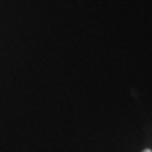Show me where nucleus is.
<instances>
[{
    "label": "nucleus",
    "mask_w": 152,
    "mask_h": 152,
    "mask_svg": "<svg viewBox=\"0 0 152 152\" xmlns=\"http://www.w3.org/2000/svg\"><path fill=\"white\" fill-rule=\"evenodd\" d=\"M143 152H152V150H150V149H147V150H144Z\"/></svg>",
    "instance_id": "obj_1"
}]
</instances>
